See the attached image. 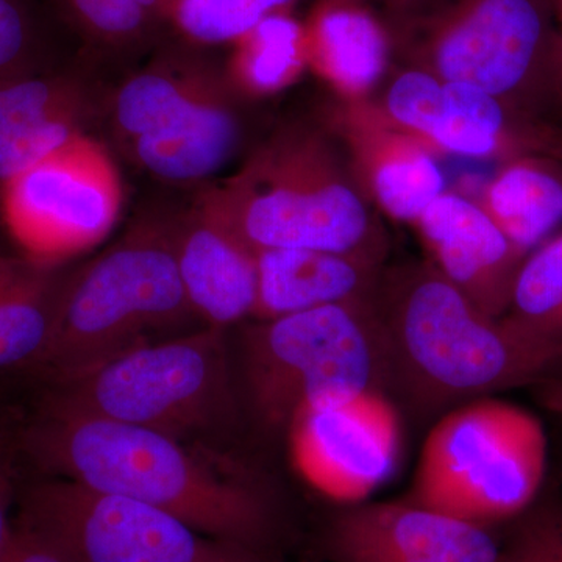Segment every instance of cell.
<instances>
[{
	"label": "cell",
	"instance_id": "6da1fadb",
	"mask_svg": "<svg viewBox=\"0 0 562 562\" xmlns=\"http://www.w3.org/2000/svg\"><path fill=\"white\" fill-rule=\"evenodd\" d=\"M372 305L390 390L417 413L542 383L562 362V341L490 316L430 262L383 272Z\"/></svg>",
	"mask_w": 562,
	"mask_h": 562
},
{
	"label": "cell",
	"instance_id": "7a4b0ae2",
	"mask_svg": "<svg viewBox=\"0 0 562 562\" xmlns=\"http://www.w3.org/2000/svg\"><path fill=\"white\" fill-rule=\"evenodd\" d=\"M25 443L60 479L165 509L236 549L258 541L268 528L260 492L165 432L47 402Z\"/></svg>",
	"mask_w": 562,
	"mask_h": 562
},
{
	"label": "cell",
	"instance_id": "3957f363",
	"mask_svg": "<svg viewBox=\"0 0 562 562\" xmlns=\"http://www.w3.org/2000/svg\"><path fill=\"white\" fill-rule=\"evenodd\" d=\"M255 251L306 249L383 261L386 239L330 140L291 128L205 194Z\"/></svg>",
	"mask_w": 562,
	"mask_h": 562
},
{
	"label": "cell",
	"instance_id": "277c9868",
	"mask_svg": "<svg viewBox=\"0 0 562 562\" xmlns=\"http://www.w3.org/2000/svg\"><path fill=\"white\" fill-rule=\"evenodd\" d=\"M192 316L173 236L140 228L65 280L35 368L69 382Z\"/></svg>",
	"mask_w": 562,
	"mask_h": 562
},
{
	"label": "cell",
	"instance_id": "5b68a950",
	"mask_svg": "<svg viewBox=\"0 0 562 562\" xmlns=\"http://www.w3.org/2000/svg\"><path fill=\"white\" fill-rule=\"evenodd\" d=\"M416 68L479 88L562 136V25L553 0H450L425 22Z\"/></svg>",
	"mask_w": 562,
	"mask_h": 562
},
{
	"label": "cell",
	"instance_id": "8992f818",
	"mask_svg": "<svg viewBox=\"0 0 562 562\" xmlns=\"http://www.w3.org/2000/svg\"><path fill=\"white\" fill-rule=\"evenodd\" d=\"M372 301L321 306L247 328L244 380L262 424L290 430L295 417L313 406L390 390Z\"/></svg>",
	"mask_w": 562,
	"mask_h": 562
},
{
	"label": "cell",
	"instance_id": "52a82bcc",
	"mask_svg": "<svg viewBox=\"0 0 562 562\" xmlns=\"http://www.w3.org/2000/svg\"><path fill=\"white\" fill-rule=\"evenodd\" d=\"M546 465L538 417L513 403L479 398L442 414L428 432L408 501L490 527L530 508Z\"/></svg>",
	"mask_w": 562,
	"mask_h": 562
},
{
	"label": "cell",
	"instance_id": "ba28073f",
	"mask_svg": "<svg viewBox=\"0 0 562 562\" xmlns=\"http://www.w3.org/2000/svg\"><path fill=\"white\" fill-rule=\"evenodd\" d=\"M49 403L88 416L138 425L183 441L224 419L232 373L224 328L206 327L144 344L57 383Z\"/></svg>",
	"mask_w": 562,
	"mask_h": 562
},
{
	"label": "cell",
	"instance_id": "9c48e42d",
	"mask_svg": "<svg viewBox=\"0 0 562 562\" xmlns=\"http://www.w3.org/2000/svg\"><path fill=\"white\" fill-rule=\"evenodd\" d=\"M18 520L76 562H247L165 509L66 479L33 486Z\"/></svg>",
	"mask_w": 562,
	"mask_h": 562
},
{
	"label": "cell",
	"instance_id": "30bf717a",
	"mask_svg": "<svg viewBox=\"0 0 562 562\" xmlns=\"http://www.w3.org/2000/svg\"><path fill=\"white\" fill-rule=\"evenodd\" d=\"M121 205L116 166L80 133L2 184V216L11 236L29 258L47 265L101 243Z\"/></svg>",
	"mask_w": 562,
	"mask_h": 562
},
{
	"label": "cell",
	"instance_id": "8fae6325",
	"mask_svg": "<svg viewBox=\"0 0 562 562\" xmlns=\"http://www.w3.org/2000/svg\"><path fill=\"white\" fill-rule=\"evenodd\" d=\"M194 77L147 70L122 87L116 122L144 169L162 180L209 179L239 143L235 114Z\"/></svg>",
	"mask_w": 562,
	"mask_h": 562
},
{
	"label": "cell",
	"instance_id": "7c38bea8",
	"mask_svg": "<svg viewBox=\"0 0 562 562\" xmlns=\"http://www.w3.org/2000/svg\"><path fill=\"white\" fill-rule=\"evenodd\" d=\"M295 468L325 497L358 505L390 480L402 452L401 414L386 392L313 406L290 430Z\"/></svg>",
	"mask_w": 562,
	"mask_h": 562
},
{
	"label": "cell",
	"instance_id": "4fadbf2b",
	"mask_svg": "<svg viewBox=\"0 0 562 562\" xmlns=\"http://www.w3.org/2000/svg\"><path fill=\"white\" fill-rule=\"evenodd\" d=\"M380 105L438 154L503 161L550 155L562 160L561 135L536 127L479 88L439 79L416 66L391 81Z\"/></svg>",
	"mask_w": 562,
	"mask_h": 562
},
{
	"label": "cell",
	"instance_id": "5bb4252c",
	"mask_svg": "<svg viewBox=\"0 0 562 562\" xmlns=\"http://www.w3.org/2000/svg\"><path fill=\"white\" fill-rule=\"evenodd\" d=\"M331 131L362 195L391 220L414 224L447 191L438 151L392 120L380 103L339 102Z\"/></svg>",
	"mask_w": 562,
	"mask_h": 562
},
{
	"label": "cell",
	"instance_id": "9a60e30c",
	"mask_svg": "<svg viewBox=\"0 0 562 562\" xmlns=\"http://www.w3.org/2000/svg\"><path fill=\"white\" fill-rule=\"evenodd\" d=\"M328 549L338 562H498L490 527L412 501L351 506L333 522Z\"/></svg>",
	"mask_w": 562,
	"mask_h": 562
},
{
	"label": "cell",
	"instance_id": "2e32d148",
	"mask_svg": "<svg viewBox=\"0 0 562 562\" xmlns=\"http://www.w3.org/2000/svg\"><path fill=\"white\" fill-rule=\"evenodd\" d=\"M430 265L490 316L508 312L527 251L506 238L479 201L446 191L414 222Z\"/></svg>",
	"mask_w": 562,
	"mask_h": 562
},
{
	"label": "cell",
	"instance_id": "e0dca14e",
	"mask_svg": "<svg viewBox=\"0 0 562 562\" xmlns=\"http://www.w3.org/2000/svg\"><path fill=\"white\" fill-rule=\"evenodd\" d=\"M177 266L192 312L210 327L227 328L254 312L257 251L203 195L173 233Z\"/></svg>",
	"mask_w": 562,
	"mask_h": 562
},
{
	"label": "cell",
	"instance_id": "ac0fdd59",
	"mask_svg": "<svg viewBox=\"0 0 562 562\" xmlns=\"http://www.w3.org/2000/svg\"><path fill=\"white\" fill-rule=\"evenodd\" d=\"M383 261L338 251H257L255 321L339 305L371 302L383 277Z\"/></svg>",
	"mask_w": 562,
	"mask_h": 562
},
{
	"label": "cell",
	"instance_id": "d6986e66",
	"mask_svg": "<svg viewBox=\"0 0 562 562\" xmlns=\"http://www.w3.org/2000/svg\"><path fill=\"white\" fill-rule=\"evenodd\" d=\"M308 66L341 101L369 99L390 65V36L360 5L321 0L305 24Z\"/></svg>",
	"mask_w": 562,
	"mask_h": 562
},
{
	"label": "cell",
	"instance_id": "ffe728a7",
	"mask_svg": "<svg viewBox=\"0 0 562 562\" xmlns=\"http://www.w3.org/2000/svg\"><path fill=\"white\" fill-rule=\"evenodd\" d=\"M561 161L550 155L512 158L479 199L506 238L527 254L562 231Z\"/></svg>",
	"mask_w": 562,
	"mask_h": 562
},
{
	"label": "cell",
	"instance_id": "44dd1931",
	"mask_svg": "<svg viewBox=\"0 0 562 562\" xmlns=\"http://www.w3.org/2000/svg\"><path fill=\"white\" fill-rule=\"evenodd\" d=\"M65 280L52 265L0 257V369L35 366L49 342Z\"/></svg>",
	"mask_w": 562,
	"mask_h": 562
},
{
	"label": "cell",
	"instance_id": "7402d4cb",
	"mask_svg": "<svg viewBox=\"0 0 562 562\" xmlns=\"http://www.w3.org/2000/svg\"><path fill=\"white\" fill-rule=\"evenodd\" d=\"M233 44L232 76L249 94L266 95L284 90L308 66L305 24L288 10L262 18Z\"/></svg>",
	"mask_w": 562,
	"mask_h": 562
},
{
	"label": "cell",
	"instance_id": "603a6c76",
	"mask_svg": "<svg viewBox=\"0 0 562 562\" xmlns=\"http://www.w3.org/2000/svg\"><path fill=\"white\" fill-rule=\"evenodd\" d=\"M505 316L535 335L562 341V231L527 255Z\"/></svg>",
	"mask_w": 562,
	"mask_h": 562
},
{
	"label": "cell",
	"instance_id": "cb8c5ba5",
	"mask_svg": "<svg viewBox=\"0 0 562 562\" xmlns=\"http://www.w3.org/2000/svg\"><path fill=\"white\" fill-rule=\"evenodd\" d=\"M295 0H161L162 21L195 44L235 43L262 18Z\"/></svg>",
	"mask_w": 562,
	"mask_h": 562
},
{
	"label": "cell",
	"instance_id": "d4e9b609",
	"mask_svg": "<svg viewBox=\"0 0 562 562\" xmlns=\"http://www.w3.org/2000/svg\"><path fill=\"white\" fill-rule=\"evenodd\" d=\"M70 24L95 43H136L162 21L161 0H55Z\"/></svg>",
	"mask_w": 562,
	"mask_h": 562
},
{
	"label": "cell",
	"instance_id": "484cf974",
	"mask_svg": "<svg viewBox=\"0 0 562 562\" xmlns=\"http://www.w3.org/2000/svg\"><path fill=\"white\" fill-rule=\"evenodd\" d=\"M79 133L74 120L0 122V183L27 171Z\"/></svg>",
	"mask_w": 562,
	"mask_h": 562
},
{
	"label": "cell",
	"instance_id": "4316f807",
	"mask_svg": "<svg viewBox=\"0 0 562 562\" xmlns=\"http://www.w3.org/2000/svg\"><path fill=\"white\" fill-rule=\"evenodd\" d=\"M74 120V101L58 81L22 79L0 85V122Z\"/></svg>",
	"mask_w": 562,
	"mask_h": 562
},
{
	"label": "cell",
	"instance_id": "83f0119b",
	"mask_svg": "<svg viewBox=\"0 0 562 562\" xmlns=\"http://www.w3.org/2000/svg\"><path fill=\"white\" fill-rule=\"evenodd\" d=\"M498 562H562V508L542 506L525 517Z\"/></svg>",
	"mask_w": 562,
	"mask_h": 562
},
{
	"label": "cell",
	"instance_id": "f1b7e54d",
	"mask_svg": "<svg viewBox=\"0 0 562 562\" xmlns=\"http://www.w3.org/2000/svg\"><path fill=\"white\" fill-rule=\"evenodd\" d=\"M35 25L25 0H0V76L27 60Z\"/></svg>",
	"mask_w": 562,
	"mask_h": 562
},
{
	"label": "cell",
	"instance_id": "f546056e",
	"mask_svg": "<svg viewBox=\"0 0 562 562\" xmlns=\"http://www.w3.org/2000/svg\"><path fill=\"white\" fill-rule=\"evenodd\" d=\"M11 501H13V483L11 476L3 465H0V562L5 560L9 549L11 532H13V520H11Z\"/></svg>",
	"mask_w": 562,
	"mask_h": 562
},
{
	"label": "cell",
	"instance_id": "4dcf8cb0",
	"mask_svg": "<svg viewBox=\"0 0 562 562\" xmlns=\"http://www.w3.org/2000/svg\"><path fill=\"white\" fill-rule=\"evenodd\" d=\"M539 402L549 412L562 417V375L549 376L539 383Z\"/></svg>",
	"mask_w": 562,
	"mask_h": 562
},
{
	"label": "cell",
	"instance_id": "1f68e13d",
	"mask_svg": "<svg viewBox=\"0 0 562 562\" xmlns=\"http://www.w3.org/2000/svg\"><path fill=\"white\" fill-rule=\"evenodd\" d=\"M325 2L342 3V5H364V3L371 2V0H325Z\"/></svg>",
	"mask_w": 562,
	"mask_h": 562
},
{
	"label": "cell",
	"instance_id": "d6a6232c",
	"mask_svg": "<svg viewBox=\"0 0 562 562\" xmlns=\"http://www.w3.org/2000/svg\"><path fill=\"white\" fill-rule=\"evenodd\" d=\"M558 20H560V22H561V25H562V16L558 18Z\"/></svg>",
	"mask_w": 562,
	"mask_h": 562
}]
</instances>
